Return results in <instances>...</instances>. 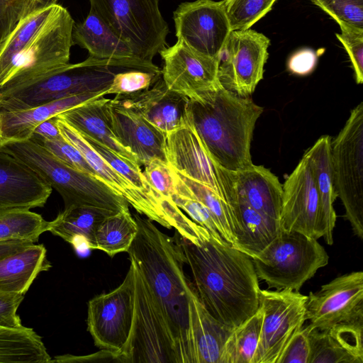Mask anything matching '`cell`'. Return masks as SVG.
<instances>
[{"instance_id":"obj_1","label":"cell","mask_w":363,"mask_h":363,"mask_svg":"<svg viewBox=\"0 0 363 363\" xmlns=\"http://www.w3.org/2000/svg\"><path fill=\"white\" fill-rule=\"evenodd\" d=\"M138 233L127 252L145 279L172 337L178 363H198L196 333L204 309L184 271L185 257L174 238L148 218L133 214Z\"/></svg>"},{"instance_id":"obj_2","label":"cell","mask_w":363,"mask_h":363,"mask_svg":"<svg viewBox=\"0 0 363 363\" xmlns=\"http://www.w3.org/2000/svg\"><path fill=\"white\" fill-rule=\"evenodd\" d=\"M198 297L216 320L233 329L259 308L260 288L251 258L210 233L194 244L175 231Z\"/></svg>"},{"instance_id":"obj_3","label":"cell","mask_w":363,"mask_h":363,"mask_svg":"<svg viewBox=\"0 0 363 363\" xmlns=\"http://www.w3.org/2000/svg\"><path fill=\"white\" fill-rule=\"evenodd\" d=\"M74 21L57 3L35 9L0 44V91L69 64Z\"/></svg>"},{"instance_id":"obj_4","label":"cell","mask_w":363,"mask_h":363,"mask_svg":"<svg viewBox=\"0 0 363 363\" xmlns=\"http://www.w3.org/2000/svg\"><path fill=\"white\" fill-rule=\"evenodd\" d=\"M194 125L213 159L236 172L252 164L250 147L263 108L223 87L189 99Z\"/></svg>"},{"instance_id":"obj_5","label":"cell","mask_w":363,"mask_h":363,"mask_svg":"<svg viewBox=\"0 0 363 363\" xmlns=\"http://www.w3.org/2000/svg\"><path fill=\"white\" fill-rule=\"evenodd\" d=\"M0 147L29 166L62 196L65 208L91 206L113 213L129 208V203L96 177L76 169L30 139L8 142Z\"/></svg>"},{"instance_id":"obj_6","label":"cell","mask_w":363,"mask_h":363,"mask_svg":"<svg viewBox=\"0 0 363 363\" xmlns=\"http://www.w3.org/2000/svg\"><path fill=\"white\" fill-rule=\"evenodd\" d=\"M128 70L119 63L89 57L67 64L22 85L0 91V111L23 109L62 98L106 91L115 74Z\"/></svg>"},{"instance_id":"obj_7","label":"cell","mask_w":363,"mask_h":363,"mask_svg":"<svg viewBox=\"0 0 363 363\" xmlns=\"http://www.w3.org/2000/svg\"><path fill=\"white\" fill-rule=\"evenodd\" d=\"M251 259L258 279L267 284L268 289L299 291L306 281L328 264L329 256L317 239L281 230Z\"/></svg>"},{"instance_id":"obj_8","label":"cell","mask_w":363,"mask_h":363,"mask_svg":"<svg viewBox=\"0 0 363 363\" xmlns=\"http://www.w3.org/2000/svg\"><path fill=\"white\" fill-rule=\"evenodd\" d=\"M91 9L134 55L145 62L165 48L167 23L159 0H89Z\"/></svg>"},{"instance_id":"obj_9","label":"cell","mask_w":363,"mask_h":363,"mask_svg":"<svg viewBox=\"0 0 363 363\" xmlns=\"http://www.w3.org/2000/svg\"><path fill=\"white\" fill-rule=\"evenodd\" d=\"M334 186L354 234L363 239V103L331 142Z\"/></svg>"},{"instance_id":"obj_10","label":"cell","mask_w":363,"mask_h":363,"mask_svg":"<svg viewBox=\"0 0 363 363\" xmlns=\"http://www.w3.org/2000/svg\"><path fill=\"white\" fill-rule=\"evenodd\" d=\"M135 308L128 340L118 355L123 363H178L172 337L145 279L133 261Z\"/></svg>"},{"instance_id":"obj_11","label":"cell","mask_w":363,"mask_h":363,"mask_svg":"<svg viewBox=\"0 0 363 363\" xmlns=\"http://www.w3.org/2000/svg\"><path fill=\"white\" fill-rule=\"evenodd\" d=\"M308 296L292 290L261 289L263 319L253 363H278L289 342L306 321Z\"/></svg>"},{"instance_id":"obj_12","label":"cell","mask_w":363,"mask_h":363,"mask_svg":"<svg viewBox=\"0 0 363 363\" xmlns=\"http://www.w3.org/2000/svg\"><path fill=\"white\" fill-rule=\"evenodd\" d=\"M135 308L134 267L130 263L123 282L88 302L87 330L95 345L118 355L130 335Z\"/></svg>"},{"instance_id":"obj_13","label":"cell","mask_w":363,"mask_h":363,"mask_svg":"<svg viewBox=\"0 0 363 363\" xmlns=\"http://www.w3.org/2000/svg\"><path fill=\"white\" fill-rule=\"evenodd\" d=\"M270 40L251 28L232 30L219 57L218 78L223 88L250 96L262 79Z\"/></svg>"},{"instance_id":"obj_14","label":"cell","mask_w":363,"mask_h":363,"mask_svg":"<svg viewBox=\"0 0 363 363\" xmlns=\"http://www.w3.org/2000/svg\"><path fill=\"white\" fill-rule=\"evenodd\" d=\"M177 40L192 50L219 59L232 31L222 1L196 0L174 12Z\"/></svg>"},{"instance_id":"obj_15","label":"cell","mask_w":363,"mask_h":363,"mask_svg":"<svg viewBox=\"0 0 363 363\" xmlns=\"http://www.w3.org/2000/svg\"><path fill=\"white\" fill-rule=\"evenodd\" d=\"M305 317L311 328L318 330L363 320V272L345 274L310 292Z\"/></svg>"},{"instance_id":"obj_16","label":"cell","mask_w":363,"mask_h":363,"mask_svg":"<svg viewBox=\"0 0 363 363\" xmlns=\"http://www.w3.org/2000/svg\"><path fill=\"white\" fill-rule=\"evenodd\" d=\"M281 229L319 239L325 230L319 195L305 153L282 186Z\"/></svg>"},{"instance_id":"obj_17","label":"cell","mask_w":363,"mask_h":363,"mask_svg":"<svg viewBox=\"0 0 363 363\" xmlns=\"http://www.w3.org/2000/svg\"><path fill=\"white\" fill-rule=\"evenodd\" d=\"M164 61L162 78L167 87L189 99L222 86L219 59L199 53L180 40L159 52Z\"/></svg>"},{"instance_id":"obj_18","label":"cell","mask_w":363,"mask_h":363,"mask_svg":"<svg viewBox=\"0 0 363 363\" xmlns=\"http://www.w3.org/2000/svg\"><path fill=\"white\" fill-rule=\"evenodd\" d=\"M167 158L178 172L206 185L226 201L220 182L223 167L209 154L194 125L191 111L183 126L167 134Z\"/></svg>"},{"instance_id":"obj_19","label":"cell","mask_w":363,"mask_h":363,"mask_svg":"<svg viewBox=\"0 0 363 363\" xmlns=\"http://www.w3.org/2000/svg\"><path fill=\"white\" fill-rule=\"evenodd\" d=\"M106 109L113 135L135 157L140 166L154 159L168 162L165 133L138 111L114 98L108 99Z\"/></svg>"},{"instance_id":"obj_20","label":"cell","mask_w":363,"mask_h":363,"mask_svg":"<svg viewBox=\"0 0 363 363\" xmlns=\"http://www.w3.org/2000/svg\"><path fill=\"white\" fill-rule=\"evenodd\" d=\"M57 124L62 137L79 150L99 179L123 196L139 214L171 228L160 207L118 173L77 130L59 116Z\"/></svg>"},{"instance_id":"obj_21","label":"cell","mask_w":363,"mask_h":363,"mask_svg":"<svg viewBox=\"0 0 363 363\" xmlns=\"http://www.w3.org/2000/svg\"><path fill=\"white\" fill-rule=\"evenodd\" d=\"M74 44L89 52V57L121 64L129 69L162 74L152 62L138 58L128 45L118 38L91 10L84 21L74 25Z\"/></svg>"},{"instance_id":"obj_22","label":"cell","mask_w":363,"mask_h":363,"mask_svg":"<svg viewBox=\"0 0 363 363\" xmlns=\"http://www.w3.org/2000/svg\"><path fill=\"white\" fill-rule=\"evenodd\" d=\"M51 193L29 166L0 147V212L43 207Z\"/></svg>"},{"instance_id":"obj_23","label":"cell","mask_w":363,"mask_h":363,"mask_svg":"<svg viewBox=\"0 0 363 363\" xmlns=\"http://www.w3.org/2000/svg\"><path fill=\"white\" fill-rule=\"evenodd\" d=\"M114 99L138 111L166 135L183 126L190 115L189 99L169 89L162 77L147 89Z\"/></svg>"},{"instance_id":"obj_24","label":"cell","mask_w":363,"mask_h":363,"mask_svg":"<svg viewBox=\"0 0 363 363\" xmlns=\"http://www.w3.org/2000/svg\"><path fill=\"white\" fill-rule=\"evenodd\" d=\"M105 95L106 91L74 95L28 108L0 111V145L30 139L42 122Z\"/></svg>"},{"instance_id":"obj_25","label":"cell","mask_w":363,"mask_h":363,"mask_svg":"<svg viewBox=\"0 0 363 363\" xmlns=\"http://www.w3.org/2000/svg\"><path fill=\"white\" fill-rule=\"evenodd\" d=\"M234 177L239 196L251 208L279 223L283 189L278 177L264 166L254 164L234 172Z\"/></svg>"},{"instance_id":"obj_26","label":"cell","mask_w":363,"mask_h":363,"mask_svg":"<svg viewBox=\"0 0 363 363\" xmlns=\"http://www.w3.org/2000/svg\"><path fill=\"white\" fill-rule=\"evenodd\" d=\"M108 99L100 96L69 109L59 116L82 136L93 139L119 156L138 164L135 157L118 143L111 130L106 109Z\"/></svg>"},{"instance_id":"obj_27","label":"cell","mask_w":363,"mask_h":363,"mask_svg":"<svg viewBox=\"0 0 363 363\" xmlns=\"http://www.w3.org/2000/svg\"><path fill=\"white\" fill-rule=\"evenodd\" d=\"M305 153L308 157L319 195L325 230L323 238L327 244L332 245L333 230L336 223L333 203L337 195L333 176L330 137H320Z\"/></svg>"},{"instance_id":"obj_28","label":"cell","mask_w":363,"mask_h":363,"mask_svg":"<svg viewBox=\"0 0 363 363\" xmlns=\"http://www.w3.org/2000/svg\"><path fill=\"white\" fill-rule=\"evenodd\" d=\"M51 267L45 246L30 245L0 259V290L25 295L37 276Z\"/></svg>"},{"instance_id":"obj_29","label":"cell","mask_w":363,"mask_h":363,"mask_svg":"<svg viewBox=\"0 0 363 363\" xmlns=\"http://www.w3.org/2000/svg\"><path fill=\"white\" fill-rule=\"evenodd\" d=\"M233 208L240 228L234 247L252 258L262 252L279 234L281 230L280 224L251 208L239 196L237 190Z\"/></svg>"},{"instance_id":"obj_30","label":"cell","mask_w":363,"mask_h":363,"mask_svg":"<svg viewBox=\"0 0 363 363\" xmlns=\"http://www.w3.org/2000/svg\"><path fill=\"white\" fill-rule=\"evenodd\" d=\"M113 213H116L91 206H69L65 208L50 221L48 231L72 244L76 249L79 244L93 249L96 227L105 217Z\"/></svg>"},{"instance_id":"obj_31","label":"cell","mask_w":363,"mask_h":363,"mask_svg":"<svg viewBox=\"0 0 363 363\" xmlns=\"http://www.w3.org/2000/svg\"><path fill=\"white\" fill-rule=\"evenodd\" d=\"M42 338L33 329H11L0 326V363H48Z\"/></svg>"},{"instance_id":"obj_32","label":"cell","mask_w":363,"mask_h":363,"mask_svg":"<svg viewBox=\"0 0 363 363\" xmlns=\"http://www.w3.org/2000/svg\"><path fill=\"white\" fill-rule=\"evenodd\" d=\"M138 233V225L129 208L105 217L94 233V250L110 257L127 252Z\"/></svg>"},{"instance_id":"obj_33","label":"cell","mask_w":363,"mask_h":363,"mask_svg":"<svg viewBox=\"0 0 363 363\" xmlns=\"http://www.w3.org/2000/svg\"><path fill=\"white\" fill-rule=\"evenodd\" d=\"M170 167L191 194L209 210L222 238L234 247L240 228L236 215L230 205L206 185L185 176L171 165Z\"/></svg>"},{"instance_id":"obj_34","label":"cell","mask_w":363,"mask_h":363,"mask_svg":"<svg viewBox=\"0 0 363 363\" xmlns=\"http://www.w3.org/2000/svg\"><path fill=\"white\" fill-rule=\"evenodd\" d=\"M263 311H257L233 329L223 349L220 363H253L257 348Z\"/></svg>"},{"instance_id":"obj_35","label":"cell","mask_w":363,"mask_h":363,"mask_svg":"<svg viewBox=\"0 0 363 363\" xmlns=\"http://www.w3.org/2000/svg\"><path fill=\"white\" fill-rule=\"evenodd\" d=\"M50 221L30 209H11L0 212V242L28 240L33 243L48 231Z\"/></svg>"},{"instance_id":"obj_36","label":"cell","mask_w":363,"mask_h":363,"mask_svg":"<svg viewBox=\"0 0 363 363\" xmlns=\"http://www.w3.org/2000/svg\"><path fill=\"white\" fill-rule=\"evenodd\" d=\"M232 330L204 308L196 334L198 363H220L225 342Z\"/></svg>"},{"instance_id":"obj_37","label":"cell","mask_w":363,"mask_h":363,"mask_svg":"<svg viewBox=\"0 0 363 363\" xmlns=\"http://www.w3.org/2000/svg\"><path fill=\"white\" fill-rule=\"evenodd\" d=\"M84 138L118 173L157 204L164 213L155 191L152 188L138 163L119 156L111 150L93 139L86 137H84Z\"/></svg>"},{"instance_id":"obj_38","label":"cell","mask_w":363,"mask_h":363,"mask_svg":"<svg viewBox=\"0 0 363 363\" xmlns=\"http://www.w3.org/2000/svg\"><path fill=\"white\" fill-rule=\"evenodd\" d=\"M170 166V165H169ZM174 179L172 200L197 224L207 229L213 237L221 239L216 221L207 207L194 197L170 167ZM223 239V238H222ZM224 240V239H223Z\"/></svg>"},{"instance_id":"obj_39","label":"cell","mask_w":363,"mask_h":363,"mask_svg":"<svg viewBox=\"0 0 363 363\" xmlns=\"http://www.w3.org/2000/svg\"><path fill=\"white\" fill-rule=\"evenodd\" d=\"M277 0H222L232 30H246L262 19Z\"/></svg>"},{"instance_id":"obj_40","label":"cell","mask_w":363,"mask_h":363,"mask_svg":"<svg viewBox=\"0 0 363 363\" xmlns=\"http://www.w3.org/2000/svg\"><path fill=\"white\" fill-rule=\"evenodd\" d=\"M309 340V363H359L334 340L328 329L311 328Z\"/></svg>"},{"instance_id":"obj_41","label":"cell","mask_w":363,"mask_h":363,"mask_svg":"<svg viewBox=\"0 0 363 363\" xmlns=\"http://www.w3.org/2000/svg\"><path fill=\"white\" fill-rule=\"evenodd\" d=\"M340 33H336V38L341 43L348 54L357 84L363 82V28H358L345 22L335 21Z\"/></svg>"},{"instance_id":"obj_42","label":"cell","mask_w":363,"mask_h":363,"mask_svg":"<svg viewBox=\"0 0 363 363\" xmlns=\"http://www.w3.org/2000/svg\"><path fill=\"white\" fill-rule=\"evenodd\" d=\"M30 139L44 147L52 155L69 166L97 177L95 172L79 150L63 137L45 139L32 136Z\"/></svg>"},{"instance_id":"obj_43","label":"cell","mask_w":363,"mask_h":363,"mask_svg":"<svg viewBox=\"0 0 363 363\" xmlns=\"http://www.w3.org/2000/svg\"><path fill=\"white\" fill-rule=\"evenodd\" d=\"M162 74L137 69H130L116 73L107 94L126 95L149 89Z\"/></svg>"},{"instance_id":"obj_44","label":"cell","mask_w":363,"mask_h":363,"mask_svg":"<svg viewBox=\"0 0 363 363\" xmlns=\"http://www.w3.org/2000/svg\"><path fill=\"white\" fill-rule=\"evenodd\" d=\"M42 5V0H0V44L22 19Z\"/></svg>"},{"instance_id":"obj_45","label":"cell","mask_w":363,"mask_h":363,"mask_svg":"<svg viewBox=\"0 0 363 363\" xmlns=\"http://www.w3.org/2000/svg\"><path fill=\"white\" fill-rule=\"evenodd\" d=\"M334 21L363 28V0H311Z\"/></svg>"},{"instance_id":"obj_46","label":"cell","mask_w":363,"mask_h":363,"mask_svg":"<svg viewBox=\"0 0 363 363\" xmlns=\"http://www.w3.org/2000/svg\"><path fill=\"white\" fill-rule=\"evenodd\" d=\"M328 330L345 350L363 363V320L338 324Z\"/></svg>"},{"instance_id":"obj_47","label":"cell","mask_w":363,"mask_h":363,"mask_svg":"<svg viewBox=\"0 0 363 363\" xmlns=\"http://www.w3.org/2000/svg\"><path fill=\"white\" fill-rule=\"evenodd\" d=\"M311 329L308 324L296 332L282 352L278 363H309Z\"/></svg>"},{"instance_id":"obj_48","label":"cell","mask_w":363,"mask_h":363,"mask_svg":"<svg viewBox=\"0 0 363 363\" xmlns=\"http://www.w3.org/2000/svg\"><path fill=\"white\" fill-rule=\"evenodd\" d=\"M24 298V294L0 290V326L21 329V323L17 313L18 308Z\"/></svg>"},{"instance_id":"obj_49","label":"cell","mask_w":363,"mask_h":363,"mask_svg":"<svg viewBox=\"0 0 363 363\" xmlns=\"http://www.w3.org/2000/svg\"><path fill=\"white\" fill-rule=\"evenodd\" d=\"M318 62L317 54L310 48L294 52L289 59L287 68L294 74L304 76L311 73Z\"/></svg>"},{"instance_id":"obj_50","label":"cell","mask_w":363,"mask_h":363,"mask_svg":"<svg viewBox=\"0 0 363 363\" xmlns=\"http://www.w3.org/2000/svg\"><path fill=\"white\" fill-rule=\"evenodd\" d=\"M57 116L50 118L39 124L35 128L31 137L35 136L45 139L62 137L57 124Z\"/></svg>"},{"instance_id":"obj_51","label":"cell","mask_w":363,"mask_h":363,"mask_svg":"<svg viewBox=\"0 0 363 363\" xmlns=\"http://www.w3.org/2000/svg\"><path fill=\"white\" fill-rule=\"evenodd\" d=\"M32 244L33 242L28 240L0 242V259L18 252Z\"/></svg>"},{"instance_id":"obj_52","label":"cell","mask_w":363,"mask_h":363,"mask_svg":"<svg viewBox=\"0 0 363 363\" xmlns=\"http://www.w3.org/2000/svg\"><path fill=\"white\" fill-rule=\"evenodd\" d=\"M57 0H42L43 4H50L57 3Z\"/></svg>"}]
</instances>
